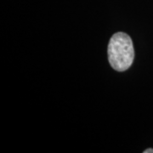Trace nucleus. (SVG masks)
I'll list each match as a JSON object with an SVG mask.
<instances>
[{
	"label": "nucleus",
	"instance_id": "1",
	"mask_svg": "<svg viewBox=\"0 0 153 153\" xmlns=\"http://www.w3.org/2000/svg\"><path fill=\"white\" fill-rule=\"evenodd\" d=\"M111 66L117 71L128 70L134 59V49L131 38L124 33H117L111 38L107 49Z\"/></svg>",
	"mask_w": 153,
	"mask_h": 153
},
{
	"label": "nucleus",
	"instance_id": "2",
	"mask_svg": "<svg viewBox=\"0 0 153 153\" xmlns=\"http://www.w3.org/2000/svg\"><path fill=\"white\" fill-rule=\"evenodd\" d=\"M144 153H153V149H147L144 151Z\"/></svg>",
	"mask_w": 153,
	"mask_h": 153
}]
</instances>
